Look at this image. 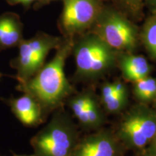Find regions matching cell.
<instances>
[{
	"instance_id": "obj_1",
	"label": "cell",
	"mask_w": 156,
	"mask_h": 156,
	"mask_svg": "<svg viewBox=\"0 0 156 156\" xmlns=\"http://www.w3.org/2000/svg\"><path fill=\"white\" fill-rule=\"evenodd\" d=\"M74 38H64L51 60L27 81L17 84L16 89L30 95L40 104L44 116L61 108L73 92L64 73L67 58L73 52Z\"/></svg>"
},
{
	"instance_id": "obj_2",
	"label": "cell",
	"mask_w": 156,
	"mask_h": 156,
	"mask_svg": "<svg viewBox=\"0 0 156 156\" xmlns=\"http://www.w3.org/2000/svg\"><path fill=\"white\" fill-rule=\"evenodd\" d=\"M50 122L31 138L36 156H70L78 142L76 126L62 108L54 111Z\"/></svg>"
},
{
	"instance_id": "obj_3",
	"label": "cell",
	"mask_w": 156,
	"mask_h": 156,
	"mask_svg": "<svg viewBox=\"0 0 156 156\" xmlns=\"http://www.w3.org/2000/svg\"><path fill=\"white\" fill-rule=\"evenodd\" d=\"M73 53L77 77L94 80L104 75L114 67L119 52L96 34L90 32L74 43Z\"/></svg>"
},
{
	"instance_id": "obj_4",
	"label": "cell",
	"mask_w": 156,
	"mask_h": 156,
	"mask_svg": "<svg viewBox=\"0 0 156 156\" xmlns=\"http://www.w3.org/2000/svg\"><path fill=\"white\" fill-rule=\"evenodd\" d=\"M90 29L117 52L132 53L137 47V27L116 9L103 7Z\"/></svg>"
},
{
	"instance_id": "obj_5",
	"label": "cell",
	"mask_w": 156,
	"mask_h": 156,
	"mask_svg": "<svg viewBox=\"0 0 156 156\" xmlns=\"http://www.w3.org/2000/svg\"><path fill=\"white\" fill-rule=\"evenodd\" d=\"M63 38L38 32L29 39H23L18 47L16 57L11 59L10 67L16 70L15 77L17 83L27 81L45 64V60L53 49H56Z\"/></svg>"
},
{
	"instance_id": "obj_6",
	"label": "cell",
	"mask_w": 156,
	"mask_h": 156,
	"mask_svg": "<svg viewBox=\"0 0 156 156\" xmlns=\"http://www.w3.org/2000/svg\"><path fill=\"white\" fill-rule=\"evenodd\" d=\"M156 134V114L145 105L132 107L121 119L116 135L129 147L142 149Z\"/></svg>"
},
{
	"instance_id": "obj_7",
	"label": "cell",
	"mask_w": 156,
	"mask_h": 156,
	"mask_svg": "<svg viewBox=\"0 0 156 156\" xmlns=\"http://www.w3.org/2000/svg\"><path fill=\"white\" fill-rule=\"evenodd\" d=\"M103 7L101 0H63L58 26L64 38H74L90 29Z\"/></svg>"
},
{
	"instance_id": "obj_8",
	"label": "cell",
	"mask_w": 156,
	"mask_h": 156,
	"mask_svg": "<svg viewBox=\"0 0 156 156\" xmlns=\"http://www.w3.org/2000/svg\"><path fill=\"white\" fill-rule=\"evenodd\" d=\"M118 140L111 132L99 131L78 140L70 156H116Z\"/></svg>"
},
{
	"instance_id": "obj_9",
	"label": "cell",
	"mask_w": 156,
	"mask_h": 156,
	"mask_svg": "<svg viewBox=\"0 0 156 156\" xmlns=\"http://www.w3.org/2000/svg\"><path fill=\"white\" fill-rule=\"evenodd\" d=\"M4 101L23 125L36 126L44 121L45 116L41 107L30 95L23 93L18 98L11 97Z\"/></svg>"
},
{
	"instance_id": "obj_10",
	"label": "cell",
	"mask_w": 156,
	"mask_h": 156,
	"mask_svg": "<svg viewBox=\"0 0 156 156\" xmlns=\"http://www.w3.org/2000/svg\"><path fill=\"white\" fill-rule=\"evenodd\" d=\"M23 24L16 13L0 15V51L17 47L23 40Z\"/></svg>"
},
{
	"instance_id": "obj_11",
	"label": "cell",
	"mask_w": 156,
	"mask_h": 156,
	"mask_svg": "<svg viewBox=\"0 0 156 156\" xmlns=\"http://www.w3.org/2000/svg\"><path fill=\"white\" fill-rule=\"evenodd\" d=\"M117 62L126 80L135 83L149 76L151 67L147 60L141 55L130 52H119Z\"/></svg>"
},
{
	"instance_id": "obj_12",
	"label": "cell",
	"mask_w": 156,
	"mask_h": 156,
	"mask_svg": "<svg viewBox=\"0 0 156 156\" xmlns=\"http://www.w3.org/2000/svg\"><path fill=\"white\" fill-rule=\"evenodd\" d=\"M78 121L83 127L86 129H96L104 124L105 116L103 112L97 99L91 93H89L86 107Z\"/></svg>"
},
{
	"instance_id": "obj_13",
	"label": "cell",
	"mask_w": 156,
	"mask_h": 156,
	"mask_svg": "<svg viewBox=\"0 0 156 156\" xmlns=\"http://www.w3.org/2000/svg\"><path fill=\"white\" fill-rule=\"evenodd\" d=\"M140 37L148 54L156 60V15H153L145 21Z\"/></svg>"
},
{
	"instance_id": "obj_14",
	"label": "cell",
	"mask_w": 156,
	"mask_h": 156,
	"mask_svg": "<svg viewBox=\"0 0 156 156\" xmlns=\"http://www.w3.org/2000/svg\"><path fill=\"white\" fill-rule=\"evenodd\" d=\"M134 97L142 103L156 99V79L149 76L134 83L133 89Z\"/></svg>"
},
{
	"instance_id": "obj_15",
	"label": "cell",
	"mask_w": 156,
	"mask_h": 156,
	"mask_svg": "<svg viewBox=\"0 0 156 156\" xmlns=\"http://www.w3.org/2000/svg\"><path fill=\"white\" fill-rule=\"evenodd\" d=\"M128 98H123L116 96V95H113L108 101L103 103L106 110L110 114H118L125 108L127 104Z\"/></svg>"
},
{
	"instance_id": "obj_16",
	"label": "cell",
	"mask_w": 156,
	"mask_h": 156,
	"mask_svg": "<svg viewBox=\"0 0 156 156\" xmlns=\"http://www.w3.org/2000/svg\"><path fill=\"white\" fill-rule=\"evenodd\" d=\"M119 2L132 15H136L141 10L144 0H118Z\"/></svg>"
},
{
	"instance_id": "obj_17",
	"label": "cell",
	"mask_w": 156,
	"mask_h": 156,
	"mask_svg": "<svg viewBox=\"0 0 156 156\" xmlns=\"http://www.w3.org/2000/svg\"><path fill=\"white\" fill-rule=\"evenodd\" d=\"M112 85L114 92L116 96L123 98H128V90L125 84L118 80L114 82Z\"/></svg>"
},
{
	"instance_id": "obj_18",
	"label": "cell",
	"mask_w": 156,
	"mask_h": 156,
	"mask_svg": "<svg viewBox=\"0 0 156 156\" xmlns=\"http://www.w3.org/2000/svg\"><path fill=\"white\" fill-rule=\"evenodd\" d=\"M114 95L112 83H106L101 87V99L103 103H105Z\"/></svg>"
},
{
	"instance_id": "obj_19",
	"label": "cell",
	"mask_w": 156,
	"mask_h": 156,
	"mask_svg": "<svg viewBox=\"0 0 156 156\" xmlns=\"http://www.w3.org/2000/svg\"><path fill=\"white\" fill-rule=\"evenodd\" d=\"M9 5L14 6L21 5L25 7H29L33 3H35L37 0H4Z\"/></svg>"
},
{
	"instance_id": "obj_20",
	"label": "cell",
	"mask_w": 156,
	"mask_h": 156,
	"mask_svg": "<svg viewBox=\"0 0 156 156\" xmlns=\"http://www.w3.org/2000/svg\"><path fill=\"white\" fill-rule=\"evenodd\" d=\"M144 2L147 3L153 15H156V0H144Z\"/></svg>"
},
{
	"instance_id": "obj_21",
	"label": "cell",
	"mask_w": 156,
	"mask_h": 156,
	"mask_svg": "<svg viewBox=\"0 0 156 156\" xmlns=\"http://www.w3.org/2000/svg\"><path fill=\"white\" fill-rule=\"evenodd\" d=\"M53 1H56V0H37L36 2V4L34 5V8H40V7L48 5V4H49Z\"/></svg>"
},
{
	"instance_id": "obj_22",
	"label": "cell",
	"mask_w": 156,
	"mask_h": 156,
	"mask_svg": "<svg viewBox=\"0 0 156 156\" xmlns=\"http://www.w3.org/2000/svg\"><path fill=\"white\" fill-rule=\"evenodd\" d=\"M150 153L156 155V134L153 139L151 142V147H150Z\"/></svg>"
},
{
	"instance_id": "obj_23",
	"label": "cell",
	"mask_w": 156,
	"mask_h": 156,
	"mask_svg": "<svg viewBox=\"0 0 156 156\" xmlns=\"http://www.w3.org/2000/svg\"><path fill=\"white\" fill-rule=\"evenodd\" d=\"M13 156H36V155H16V154H13Z\"/></svg>"
},
{
	"instance_id": "obj_24",
	"label": "cell",
	"mask_w": 156,
	"mask_h": 156,
	"mask_svg": "<svg viewBox=\"0 0 156 156\" xmlns=\"http://www.w3.org/2000/svg\"><path fill=\"white\" fill-rule=\"evenodd\" d=\"M145 156H156V155H154V154H152V153H150L147 154V155H146Z\"/></svg>"
},
{
	"instance_id": "obj_25",
	"label": "cell",
	"mask_w": 156,
	"mask_h": 156,
	"mask_svg": "<svg viewBox=\"0 0 156 156\" xmlns=\"http://www.w3.org/2000/svg\"><path fill=\"white\" fill-rule=\"evenodd\" d=\"M2 77V74L0 73V80H1Z\"/></svg>"
},
{
	"instance_id": "obj_26",
	"label": "cell",
	"mask_w": 156,
	"mask_h": 156,
	"mask_svg": "<svg viewBox=\"0 0 156 156\" xmlns=\"http://www.w3.org/2000/svg\"><path fill=\"white\" fill-rule=\"evenodd\" d=\"M155 107H156V99H155Z\"/></svg>"
}]
</instances>
